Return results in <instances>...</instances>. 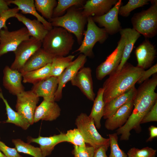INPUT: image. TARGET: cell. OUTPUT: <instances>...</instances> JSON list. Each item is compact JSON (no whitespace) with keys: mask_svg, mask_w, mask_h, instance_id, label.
I'll list each match as a JSON object with an SVG mask.
<instances>
[{"mask_svg":"<svg viewBox=\"0 0 157 157\" xmlns=\"http://www.w3.org/2000/svg\"><path fill=\"white\" fill-rule=\"evenodd\" d=\"M51 70V63L39 69L22 73L23 82L34 85L49 77Z\"/></svg>","mask_w":157,"mask_h":157,"instance_id":"29","label":"cell"},{"mask_svg":"<svg viewBox=\"0 0 157 157\" xmlns=\"http://www.w3.org/2000/svg\"><path fill=\"white\" fill-rule=\"evenodd\" d=\"M119 32L120 34L124 36L125 44L121 61L116 70L117 71L120 70L127 62L130 57L135 44L141 36V34L133 28H122Z\"/></svg>","mask_w":157,"mask_h":157,"instance_id":"24","label":"cell"},{"mask_svg":"<svg viewBox=\"0 0 157 157\" xmlns=\"http://www.w3.org/2000/svg\"><path fill=\"white\" fill-rule=\"evenodd\" d=\"M54 57L41 48L30 57L18 71L23 73L39 69L51 63Z\"/></svg>","mask_w":157,"mask_h":157,"instance_id":"22","label":"cell"},{"mask_svg":"<svg viewBox=\"0 0 157 157\" xmlns=\"http://www.w3.org/2000/svg\"><path fill=\"white\" fill-rule=\"evenodd\" d=\"M58 85V77L50 76L33 85L31 90L39 97H43L44 100L54 101Z\"/></svg>","mask_w":157,"mask_h":157,"instance_id":"17","label":"cell"},{"mask_svg":"<svg viewBox=\"0 0 157 157\" xmlns=\"http://www.w3.org/2000/svg\"><path fill=\"white\" fill-rule=\"evenodd\" d=\"M74 40L65 29L53 27L49 31L42 42V48L53 56H65L72 49Z\"/></svg>","mask_w":157,"mask_h":157,"instance_id":"3","label":"cell"},{"mask_svg":"<svg viewBox=\"0 0 157 157\" xmlns=\"http://www.w3.org/2000/svg\"><path fill=\"white\" fill-rule=\"evenodd\" d=\"M9 5L6 0H0V15L3 12L10 8Z\"/></svg>","mask_w":157,"mask_h":157,"instance_id":"45","label":"cell"},{"mask_svg":"<svg viewBox=\"0 0 157 157\" xmlns=\"http://www.w3.org/2000/svg\"><path fill=\"white\" fill-rule=\"evenodd\" d=\"M137 89L133 99V108L126 122L116 131L117 135H121L120 140H128L134 129L137 133L141 131L140 122L157 101L155 90L157 85L156 74L144 81Z\"/></svg>","mask_w":157,"mask_h":157,"instance_id":"1","label":"cell"},{"mask_svg":"<svg viewBox=\"0 0 157 157\" xmlns=\"http://www.w3.org/2000/svg\"><path fill=\"white\" fill-rule=\"evenodd\" d=\"M7 2L10 5L14 4L16 6L19 10L24 14H28L35 16L40 21L49 31L53 27L49 22L47 21L42 16L40 15L36 10L33 0H7Z\"/></svg>","mask_w":157,"mask_h":157,"instance_id":"26","label":"cell"},{"mask_svg":"<svg viewBox=\"0 0 157 157\" xmlns=\"http://www.w3.org/2000/svg\"><path fill=\"white\" fill-rule=\"evenodd\" d=\"M65 135L69 139V142L72 143L74 145H86L84 138L77 128L67 131Z\"/></svg>","mask_w":157,"mask_h":157,"instance_id":"37","label":"cell"},{"mask_svg":"<svg viewBox=\"0 0 157 157\" xmlns=\"http://www.w3.org/2000/svg\"><path fill=\"white\" fill-rule=\"evenodd\" d=\"M150 1L149 8L135 13L131 19L133 28L147 38H152L157 33V1Z\"/></svg>","mask_w":157,"mask_h":157,"instance_id":"5","label":"cell"},{"mask_svg":"<svg viewBox=\"0 0 157 157\" xmlns=\"http://www.w3.org/2000/svg\"><path fill=\"white\" fill-rule=\"evenodd\" d=\"M149 136L146 141L147 142L152 141L157 137V127L154 126H151L148 128Z\"/></svg>","mask_w":157,"mask_h":157,"instance_id":"44","label":"cell"},{"mask_svg":"<svg viewBox=\"0 0 157 157\" xmlns=\"http://www.w3.org/2000/svg\"><path fill=\"white\" fill-rule=\"evenodd\" d=\"M110 145H103L95 150L93 157H108L106 152Z\"/></svg>","mask_w":157,"mask_h":157,"instance_id":"43","label":"cell"},{"mask_svg":"<svg viewBox=\"0 0 157 157\" xmlns=\"http://www.w3.org/2000/svg\"><path fill=\"white\" fill-rule=\"evenodd\" d=\"M135 53L138 62L137 66L145 70L152 66L156 51L154 46L146 40L136 48Z\"/></svg>","mask_w":157,"mask_h":157,"instance_id":"15","label":"cell"},{"mask_svg":"<svg viewBox=\"0 0 157 157\" xmlns=\"http://www.w3.org/2000/svg\"><path fill=\"white\" fill-rule=\"evenodd\" d=\"M0 98L2 99L5 104L7 116V119L3 121V123H12L24 130L27 129L31 125L28 120L22 115L12 109L7 100L4 98L2 92L0 91Z\"/></svg>","mask_w":157,"mask_h":157,"instance_id":"27","label":"cell"},{"mask_svg":"<svg viewBox=\"0 0 157 157\" xmlns=\"http://www.w3.org/2000/svg\"><path fill=\"white\" fill-rule=\"evenodd\" d=\"M0 150L6 157H23L15 148L10 147L0 140Z\"/></svg>","mask_w":157,"mask_h":157,"instance_id":"40","label":"cell"},{"mask_svg":"<svg viewBox=\"0 0 157 157\" xmlns=\"http://www.w3.org/2000/svg\"><path fill=\"white\" fill-rule=\"evenodd\" d=\"M60 108L56 101H48L43 100L35 109L34 123L37 122L40 120L53 121L60 115Z\"/></svg>","mask_w":157,"mask_h":157,"instance_id":"20","label":"cell"},{"mask_svg":"<svg viewBox=\"0 0 157 157\" xmlns=\"http://www.w3.org/2000/svg\"><path fill=\"white\" fill-rule=\"evenodd\" d=\"M122 4L121 0H118L106 13L101 16L92 17L95 22L99 26L104 27L108 34H115L119 32L122 28L118 18L119 10Z\"/></svg>","mask_w":157,"mask_h":157,"instance_id":"12","label":"cell"},{"mask_svg":"<svg viewBox=\"0 0 157 157\" xmlns=\"http://www.w3.org/2000/svg\"><path fill=\"white\" fill-rule=\"evenodd\" d=\"M103 89L100 88L93 101L91 111L89 115L93 120L96 128L98 129L101 127V120L103 116L105 104L103 99Z\"/></svg>","mask_w":157,"mask_h":157,"instance_id":"28","label":"cell"},{"mask_svg":"<svg viewBox=\"0 0 157 157\" xmlns=\"http://www.w3.org/2000/svg\"><path fill=\"white\" fill-rule=\"evenodd\" d=\"M150 1L149 0H129L125 5L120 7L118 14L123 17H128L133 10L148 4Z\"/></svg>","mask_w":157,"mask_h":157,"instance_id":"33","label":"cell"},{"mask_svg":"<svg viewBox=\"0 0 157 157\" xmlns=\"http://www.w3.org/2000/svg\"><path fill=\"white\" fill-rule=\"evenodd\" d=\"M71 82L72 85L78 87L88 99L94 101L95 94L93 90L90 68L82 67L75 75Z\"/></svg>","mask_w":157,"mask_h":157,"instance_id":"14","label":"cell"},{"mask_svg":"<svg viewBox=\"0 0 157 157\" xmlns=\"http://www.w3.org/2000/svg\"><path fill=\"white\" fill-rule=\"evenodd\" d=\"M0 91L2 92V89H1L0 87Z\"/></svg>","mask_w":157,"mask_h":157,"instance_id":"47","label":"cell"},{"mask_svg":"<svg viewBox=\"0 0 157 157\" xmlns=\"http://www.w3.org/2000/svg\"><path fill=\"white\" fill-rule=\"evenodd\" d=\"M117 0H88L83 6L82 13L89 17L102 15L108 11L117 2Z\"/></svg>","mask_w":157,"mask_h":157,"instance_id":"21","label":"cell"},{"mask_svg":"<svg viewBox=\"0 0 157 157\" xmlns=\"http://www.w3.org/2000/svg\"><path fill=\"white\" fill-rule=\"evenodd\" d=\"M56 0H35L36 9L40 13L44 18L49 20L52 18L53 10L57 5Z\"/></svg>","mask_w":157,"mask_h":157,"instance_id":"31","label":"cell"},{"mask_svg":"<svg viewBox=\"0 0 157 157\" xmlns=\"http://www.w3.org/2000/svg\"><path fill=\"white\" fill-rule=\"evenodd\" d=\"M16 96L15 108L17 112L25 117L31 125L33 124L34 113L39 101V97L31 90L24 91Z\"/></svg>","mask_w":157,"mask_h":157,"instance_id":"10","label":"cell"},{"mask_svg":"<svg viewBox=\"0 0 157 157\" xmlns=\"http://www.w3.org/2000/svg\"><path fill=\"white\" fill-rule=\"evenodd\" d=\"M3 85L10 94L17 95L25 91L22 83V74L18 70L6 66L3 70Z\"/></svg>","mask_w":157,"mask_h":157,"instance_id":"16","label":"cell"},{"mask_svg":"<svg viewBox=\"0 0 157 157\" xmlns=\"http://www.w3.org/2000/svg\"><path fill=\"white\" fill-rule=\"evenodd\" d=\"M19 10L17 7L13 8H9L3 12L0 15V31L3 28L8 29L6 22L9 18L15 17L16 15L18 13Z\"/></svg>","mask_w":157,"mask_h":157,"instance_id":"39","label":"cell"},{"mask_svg":"<svg viewBox=\"0 0 157 157\" xmlns=\"http://www.w3.org/2000/svg\"><path fill=\"white\" fill-rule=\"evenodd\" d=\"M49 20L53 27H62L74 34L78 43L81 44L87 22V18L83 15L82 11L72 8L69 9L64 15L53 17Z\"/></svg>","mask_w":157,"mask_h":157,"instance_id":"4","label":"cell"},{"mask_svg":"<svg viewBox=\"0 0 157 157\" xmlns=\"http://www.w3.org/2000/svg\"><path fill=\"white\" fill-rule=\"evenodd\" d=\"M27 142L29 143L34 142L39 144L43 156L46 157L51 154L57 144L63 142H69V140L65 133H60L48 137L39 135L38 138H34L28 136L27 138Z\"/></svg>","mask_w":157,"mask_h":157,"instance_id":"18","label":"cell"},{"mask_svg":"<svg viewBox=\"0 0 157 157\" xmlns=\"http://www.w3.org/2000/svg\"><path fill=\"white\" fill-rule=\"evenodd\" d=\"M75 56H56L53 57L51 63L50 76L58 77L73 61Z\"/></svg>","mask_w":157,"mask_h":157,"instance_id":"30","label":"cell"},{"mask_svg":"<svg viewBox=\"0 0 157 157\" xmlns=\"http://www.w3.org/2000/svg\"><path fill=\"white\" fill-rule=\"evenodd\" d=\"M75 124L85 143L89 144L95 149L103 145H110L109 138L101 136L97 131L93 120L86 113H81L78 115Z\"/></svg>","mask_w":157,"mask_h":157,"instance_id":"6","label":"cell"},{"mask_svg":"<svg viewBox=\"0 0 157 157\" xmlns=\"http://www.w3.org/2000/svg\"><path fill=\"white\" fill-rule=\"evenodd\" d=\"M110 152L109 157H127V154L119 147L118 138L116 133L108 134Z\"/></svg>","mask_w":157,"mask_h":157,"instance_id":"35","label":"cell"},{"mask_svg":"<svg viewBox=\"0 0 157 157\" xmlns=\"http://www.w3.org/2000/svg\"><path fill=\"white\" fill-rule=\"evenodd\" d=\"M0 157H6L0 150Z\"/></svg>","mask_w":157,"mask_h":157,"instance_id":"46","label":"cell"},{"mask_svg":"<svg viewBox=\"0 0 157 157\" xmlns=\"http://www.w3.org/2000/svg\"><path fill=\"white\" fill-rule=\"evenodd\" d=\"M144 70L127 62L120 70L112 72L103 85L105 104L134 86Z\"/></svg>","mask_w":157,"mask_h":157,"instance_id":"2","label":"cell"},{"mask_svg":"<svg viewBox=\"0 0 157 157\" xmlns=\"http://www.w3.org/2000/svg\"><path fill=\"white\" fill-rule=\"evenodd\" d=\"M84 2L82 0H58L53 13V17L61 16L67 9L74 6L81 5Z\"/></svg>","mask_w":157,"mask_h":157,"instance_id":"34","label":"cell"},{"mask_svg":"<svg viewBox=\"0 0 157 157\" xmlns=\"http://www.w3.org/2000/svg\"><path fill=\"white\" fill-rule=\"evenodd\" d=\"M120 35V38L115 49L96 68V76L99 80H101L115 70L120 63L125 44L124 36L122 34Z\"/></svg>","mask_w":157,"mask_h":157,"instance_id":"9","label":"cell"},{"mask_svg":"<svg viewBox=\"0 0 157 157\" xmlns=\"http://www.w3.org/2000/svg\"><path fill=\"white\" fill-rule=\"evenodd\" d=\"M95 150L93 147L90 145H74L72 153L74 155V157H93Z\"/></svg>","mask_w":157,"mask_h":157,"instance_id":"38","label":"cell"},{"mask_svg":"<svg viewBox=\"0 0 157 157\" xmlns=\"http://www.w3.org/2000/svg\"><path fill=\"white\" fill-rule=\"evenodd\" d=\"M157 121V101L142 120L140 124Z\"/></svg>","mask_w":157,"mask_h":157,"instance_id":"41","label":"cell"},{"mask_svg":"<svg viewBox=\"0 0 157 157\" xmlns=\"http://www.w3.org/2000/svg\"><path fill=\"white\" fill-rule=\"evenodd\" d=\"M42 42L33 37L22 42L14 51L15 58L10 68L19 70L30 57L41 48Z\"/></svg>","mask_w":157,"mask_h":157,"instance_id":"11","label":"cell"},{"mask_svg":"<svg viewBox=\"0 0 157 157\" xmlns=\"http://www.w3.org/2000/svg\"></svg>","mask_w":157,"mask_h":157,"instance_id":"48","label":"cell"},{"mask_svg":"<svg viewBox=\"0 0 157 157\" xmlns=\"http://www.w3.org/2000/svg\"><path fill=\"white\" fill-rule=\"evenodd\" d=\"M15 17L25 26L30 36L42 42L48 31L42 23L37 19H31L18 13Z\"/></svg>","mask_w":157,"mask_h":157,"instance_id":"25","label":"cell"},{"mask_svg":"<svg viewBox=\"0 0 157 157\" xmlns=\"http://www.w3.org/2000/svg\"><path fill=\"white\" fill-rule=\"evenodd\" d=\"M157 72V63L152 65L147 70H144L142 75L137 82L139 84H141L152 75L156 74Z\"/></svg>","mask_w":157,"mask_h":157,"instance_id":"42","label":"cell"},{"mask_svg":"<svg viewBox=\"0 0 157 157\" xmlns=\"http://www.w3.org/2000/svg\"><path fill=\"white\" fill-rule=\"evenodd\" d=\"M86 61L87 57L83 54H80L58 77V85L54 97L55 101H59L62 99L63 88L84 66Z\"/></svg>","mask_w":157,"mask_h":157,"instance_id":"13","label":"cell"},{"mask_svg":"<svg viewBox=\"0 0 157 157\" xmlns=\"http://www.w3.org/2000/svg\"><path fill=\"white\" fill-rule=\"evenodd\" d=\"M26 27L10 31L8 29L0 31V57L11 51H14L22 42L30 38Z\"/></svg>","mask_w":157,"mask_h":157,"instance_id":"8","label":"cell"},{"mask_svg":"<svg viewBox=\"0 0 157 157\" xmlns=\"http://www.w3.org/2000/svg\"><path fill=\"white\" fill-rule=\"evenodd\" d=\"M133 99L124 104L106 119L104 124L106 129L113 131L121 127L126 122L133 109Z\"/></svg>","mask_w":157,"mask_h":157,"instance_id":"19","label":"cell"},{"mask_svg":"<svg viewBox=\"0 0 157 157\" xmlns=\"http://www.w3.org/2000/svg\"><path fill=\"white\" fill-rule=\"evenodd\" d=\"M88 24L81 45L74 52L79 51L87 57H91L94 55L93 49L97 42L103 43L107 38L108 34L103 28L98 27L92 17H87Z\"/></svg>","mask_w":157,"mask_h":157,"instance_id":"7","label":"cell"},{"mask_svg":"<svg viewBox=\"0 0 157 157\" xmlns=\"http://www.w3.org/2000/svg\"><path fill=\"white\" fill-rule=\"evenodd\" d=\"M12 142L18 152L28 154L33 157H44L40 147L26 143L21 139H13Z\"/></svg>","mask_w":157,"mask_h":157,"instance_id":"32","label":"cell"},{"mask_svg":"<svg viewBox=\"0 0 157 157\" xmlns=\"http://www.w3.org/2000/svg\"><path fill=\"white\" fill-rule=\"evenodd\" d=\"M157 150L147 147L141 149L133 147L130 149L127 153V157H156Z\"/></svg>","mask_w":157,"mask_h":157,"instance_id":"36","label":"cell"},{"mask_svg":"<svg viewBox=\"0 0 157 157\" xmlns=\"http://www.w3.org/2000/svg\"><path fill=\"white\" fill-rule=\"evenodd\" d=\"M136 90L134 85L126 92L105 104L103 116L104 118L107 119L110 117L124 104L133 100Z\"/></svg>","mask_w":157,"mask_h":157,"instance_id":"23","label":"cell"}]
</instances>
